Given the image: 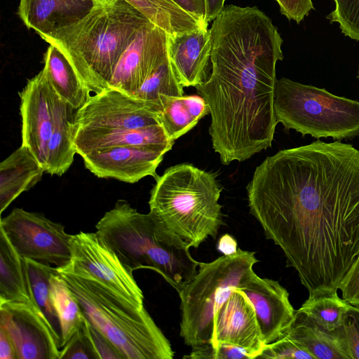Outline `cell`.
Here are the masks:
<instances>
[{
	"instance_id": "obj_1",
	"label": "cell",
	"mask_w": 359,
	"mask_h": 359,
	"mask_svg": "<svg viewBox=\"0 0 359 359\" xmlns=\"http://www.w3.org/2000/svg\"><path fill=\"white\" fill-rule=\"evenodd\" d=\"M246 189L250 214L309 295L337 292L359 255V150L320 140L280 150Z\"/></svg>"
},
{
	"instance_id": "obj_2",
	"label": "cell",
	"mask_w": 359,
	"mask_h": 359,
	"mask_svg": "<svg viewBox=\"0 0 359 359\" xmlns=\"http://www.w3.org/2000/svg\"><path fill=\"white\" fill-rule=\"evenodd\" d=\"M215 175L189 163L167 168L151 191L149 215L157 238L182 249L215 238L224 224Z\"/></svg>"
},
{
	"instance_id": "obj_3",
	"label": "cell",
	"mask_w": 359,
	"mask_h": 359,
	"mask_svg": "<svg viewBox=\"0 0 359 359\" xmlns=\"http://www.w3.org/2000/svg\"><path fill=\"white\" fill-rule=\"evenodd\" d=\"M151 21L126 0L97 2L81 20L41 36L57 47L90 92L108 88L123 52Z\"/></svg>"
},
{
	"instance_id": "obj_4",
	"label": "cell",
	"mask_w": 359,
	"mask_h": 359,
	"mask_svg": "<svg viewBox=\"0 0 359 359\" xmlns=\"http://www.w3.org/2000/svg\"><path fill=\"white\" fill-rule=\"evenodd\" d=\"M89 323L123 359H172L169 340L144 306L137 308L96 281L56 268Z\"/></svg>"
},
{
	"instance_id": "obj_5",
	"label": "cell",
	"mask_w": 359,
	"mask_h": 359,
	"mask_svg": "<svg viewBox=\"0 0 359 359\" xmlns=\"http://www.w3.org/2000/svg\"><path fill=\"white\" fill-rule=\"evenodd\" d=\"M95 229L128 269L153 270L178 294L197 273L200 262L191 256L189 249L161 241L149 213L139 212L126 200H118Z\"/></svg>"
},
{
	"instance_id": "obj_6",
	"label": "cell",
	"mask_w": 359,
	"mask_h": 359,
	"mask_svg": "<svg viewBox=\"0 0 359 359\" xmlns=\"http://www.w3.org/2000/svg\"><path fill=\"white\" fill-rule=\"evenodd\" d=\"M259 260L254 252L243 250L200 262L197 273L179 293L180 336L192 348L210 344L219 307L234 288H240L252 274Z\"/></svg>"
},
{
	"instance_id": "obj_7",
	"label": "cell",
	"mask_w": 359,
	"mask_h": 359,
	"mask_svg": "<svg viewBox=\"0 0 359 359\" xmlns=\"http://www.w3.org/2000/svg\"><path fill=\"white\" fill-rule=\"evenodd\" d=\"M273 107L278 123L304 136L341 140L359 135V102L324 88L276 79Z\"/></svg>"
},
{
	"instance_id": "obj_8",
	"label": "cell",
	"mask_w": 359,
	"mask_h": 359,
	"mask_svg": "<svg viewBox=\"0 0 359 359\" xmlns=\"http://www.w3.org/2000/svg\"><path fill=\"white\" fill-rule=\"evenodd\" d=\"M71 260L60 270L92 279L137 308L144 294L133 273L95 232L71 235Z\"/></svg>"
},
{
	"instance_id": "obj_9",
	"label": "cell",
	"mask_w": 359,
	"mask_h": 359,
	"mask_svg": "<svg viewBox=\"0 0 359 359\" xmlns=\"http://www.w3.org/2000/svg\"><path fill=\"white\" fill-rule=\"evenodd\" d=\"M0 229L24 259L55 268L65 266L71 260V235L64 225L41 213L15 208L1 218Z\"/></svg>"
},
{
	"instance_id": "obj_10",
	"label": "cell",
	"mask_w": 359,
	"mask_h": 359,
	"mask_svg": "<svg viewBox=\"0 0 359 359\" xmlns=\"http://www.w3.org/2000/svg\"><path fill=\"white\" fill-rule=\"evenodd\" d=\"M160 109L154 103L107 88L90 96L77 110L74 133L104 130L138 129L161 125Z\"/></svg>"
},
{
	"instance_id": "obj_11",
	"label": "cell",
	"mask_w": 359,
	"mask_h": 359,
	"mask_svg": "<svg viewBox=\"0 0 359 359\" xmlns=\"http://www.w3.org/2000/svg\"><path fill=\"white\" fill-rule=\"evenodd\" d=\"M0 327L11 335L18 359H60L61 339L35 303L0 302Z\"/></svg>"
},
{
	"instance_id": "obj_12",
	"label": "cell",
	"mask_w": 359,
	"mask_h": 359,
	"mask_svg": "<svg viewBox=\"0 0 359 359\" xmlns=\"http://www.w3.org/2000/svg\"><path fill=\"white\" fill-rule=\"evenodd\" d=\"M22 118V144L46 168L47 146L60 97L44 68L29 79L19 93Z\"/></svg>"
},
{
	"instance_id": "obj_13",
	"label": "cell",
	"mask_w": 359,
	"mask_h": 359,
	"mask_svg": "<svg viewBox=\"0 0 359 359\" xmlns=\"http://www.w3.org/2000/svg\"><path fill=\"white\" fill-rule=\"evenodd\" d=\"M168 36L151 22L142 27L121 55L108 88L132 95L168 57Z\"/></svg>"
},
{
	"instance_id": "obj_14",
	"label": "cell",
	"mask_w": 359,
	"mask_h": 359,
	"mask_svg": "<svg viewBox=\"0 0 359 359\" xmlns=\"http://www.w3.org/2000/svg\"><path fill=\"white\" fill-rule=\"evenodd\" d=\"M220 343L240 346L254 358L262 354L266 346L252 302L236 287L219 307L215 316L210 344L215 347Z\"/></svg>"
},
{
	"instance_id": "obj_15",
	"label": "cell",
	"mask_w": 359,
	"mask_h": 359,
	"mask_svg": "<svg viewBox=\"0 0 359 359\" xmlns=\"http://www.w3.org/2000/svg\"><path fill=\"white\" fill-rule=\"evenodd\" d=\"M167 152L147 147H114L94 150L81 157L86 168L97 177L135 183L149 175L156 180V168Z\"/></svg>"
},
{
	"instance_id": "obj_16",
	"label": "cell",
	"mask_w": 359,
	"mask_h": 359,
	"mask_svg": "<svg viewBox=\"0 0 359 359\" xmlns=\"http://www.w3.org/2000/svg\"><path fill=\"white\" fill-rule=\"evenodd\" d=\"M252 302L265 344L282 336L292 325L296 311L289 293L278 281L259 277L255 272L240 287Z\"/></svg>"
},
{
	"instance_id": "obj_17",
	"label": "cell",
	"mask_w": 359,
	"mask_h": 359,
	"mask_svg": "<svg viewBox=\"0 0 359 359\" xmlns=\"http://www.w3.org/2000/svg\"><path fill=\"white\" fill-rule=\"evenodd\" d=\"M168 55L175 74L183 87H196L205 82L212 50L208 27L168 34Z\"/></svg>"
},
{
	"instance_id": "obj_18",
	"label": "cell",
	"mask_w": 359,
	"mask_h": 359,
	"mask_svg": "<svg viewBox=\"0 0 359 359\" xmlns=\"http://www.w3.org/2000/svg\"><path fill=\"white\" fill-rule=\"evenodd\" d=\"M95 0H20L18 15L40 36L69 26L84 18Z\"/></svg>"
},
{
	"instance_id": "obj_19",
	"label": "cell",
	"mask_w": 359,
	"mask_h": 359,
	"mask_svg": "<svg viewBox=\"0 0 359 359\" xmlns=\"http://www.w3.org/2000/svg\"><path fill=\"white\" fill-rule=\"evenodd\" d=\"M175 141L161 125L138 129L104 130L74 133V148L81 156L94 150L114 147H139L170 151Z\"/></svg>"
},
{
	"instance_id": "obj_20",
	"label": "cell",
	"mask_w": 359,
	"mask_h": 359,
	"mask_svg": "<svg viewBox=\"0 0 359 359\" xmlns=\"http://www.w3.org/2000/svg\"><path fill=\"white\" fill-rule=\"evenodd\" d=\"M45 168L31 151L21 145L0 163V212L22 192L41 180Z\"/></svg>"
},
{
	"instance_id": "obj_21",
	"label": "cell",
	"mask_w": 359,
	"mask_h": 359,
	"mask_svg": "<svg viewBox=\"0 0 359 359\" xmlns=\"http://www.w3.org/2000/svg\"><path fill=\"white\" fill-rule=\"evenodd\" d=\"M76 111L77 109L59 98L53 128L47 146L46 173L61 176L74 161L76 154L74 144Z\"/></svg>"
},
{
	"instance_id": "obj_22",
	"label": "cell",
	"mask_w": 359,
	"mask_h": 359,
	"mask_svg": "<svg viewBox=\"0 0 359 359\" xmlns=\"http://www.w3.org/2000/svg\"><path fill=\"white\" fill-rule=\"evenodd\" d=\"M284 335L309 351L315 359H350L337 330L327 331L298 311Z\"/></svg>"
},
{
	"instance_id": "obj_23",
	"label": "cell",
	"mask_w": 359,
	"mask_h": 359,
	"mask_svg": "<svg viewBox=\"0 0 359 359\" xmlns=\"http://www.w3.org/2000/svg\"><path fill=\"white\" fill-rule=\"evenodd\" d=\"M0 302L35 303L25 259L1 229Z\"/></svg>"
},
{
	"instance_id": "obj_24",
	"label": "cell",
	"mask_w": 359,
	"mask_h": 359,
	"mask_svg": "<svg viewBox=\"0 0 359 359\" xmlns=\"http://www.w3.org/2000/svg\"><path fill=\"white\" fill-rule=\"evenodd\" d=\"M43 60V68L57 95L77 110L84 106L91 96L90 90L65 55L49 44Z\"/></svg>"
},
{
	"instance_id": "obj_25",
	"label": "cell",
	"mask_w": 359,
	"mask_h": 359,
	"mask_svg": "<svg viewBox=\"0 0 359 359\" xmlns=\"http://www.w3.org/2000/svg\"><path fill=\"white\" fill-rule=\"evenodd\" d=\"M168 34L208 27L172 0H126Z\"/></svg>"
},
{
	"instance_id": "obj_26",
	"label": "cell",
	"mask_w": 359,
	"mask_h": 359,
	"mask_svg": "<svg viewBox=\"0 0 359 359\" xmlns=\"http://www.w3.org/2000/svg\"><path fill=\"white\" fill-rule=\"evenodd\" d=\"M50 297L60 325L62 348L81 329L85 316L75 294L57 270L50 278Z\"/></svg>"
},
{
	"instance_id": "obj_27",
	"label": "cell",
	"mask_w": 359,
	"mask_h": 359,
	"mask_svg": "<svg viewBox=\"0 0 359 359\" xmlns=\"http://www.w3.org/2000/svg\"><path fill=\"white\" fill-rule=\"evenodd\" d=\"M183 88L175 74L168 55V57L130 96L154 103L161 111L163 102L168 97L184 95Z\"/></svg>"
},
{
	"instance_id": "obj_28",
	"label": "cell",
	"mask_w": 359,
	"mask_h": 359,
	"mask_svg": "<svg viewBox=\"0 0 359 359\" xmlns=\"http://www.w3.org/2000/svg\"><path fill=\"white\" fill-rule=\"evenodd\" d=\"M349 303L339 297L337 292L309 295L297 310L327 331L339 328Z\"/></svg>"
},
{
	"instance_id": "obj_29",
	"label": "cell",
	"mask_w": 359,
	"mask_h": 359,
	"mask_svg": "<svg viewBox=\"0 0 359 359\" xmlns=\"http://www.w3.org/2000/svg\"><path fill=\"white\" fill-rule=\"evenodd\" d=\"M25 261L34 302L61 339L60 325L50 297V278L56 268L29 259Z\"/></svg>"
},
{
	"instance_id": "obj_30",
	"label": "cell",
	"mask_w": 359,
	"mask_h": 359,
	"mask_svg": "<svg viewBox=\"0 0 359 359\" xmlns=\"http://www.w3.org/2000/svg\"><path fill=\"white\" fill-rule=\"evenodd\" d=\"M182 97H169L158 114L161 125L169 138L174 141L199 121L191 114Z\"/></svg>"
},
{
	"instance_id": "obj_31",
	"label": "cell",
	"mask_w": 359,
	"mask_h": 359,
	"mask_svg": "<svg viewBox=\"0 0 359 359\" xmlns=\"http://www.w3.org/2000/svg\"><path fill=\"white\" fill-rule=\"evenodd\" d=\"M335 8L327 16L330 22H337L341 32L359 41V0H334Z\"/></svg>"
},
{
	"instance_id": "obj_32",
	"label": "cell",
	"mask_w": 359,
	"mask_h": 359,
	"mask_svg": "<svg viewBox=\"0 0 359 359\" xmlns=\"http://www.w3.org/2000/svg\"><path fill=\"white\" fill-rule=\"evenodd\" d=\"M337 331L341 337L350 359H359V306L346 308Z\"/></svg>"
},
{
	"instance_id": "obj_33",
	"label": "cell",
	"mask_w": 359,
	"mask_h": 359,
	"mask_svg": "<svg viewBox=\"0 0 359 359\" xmlns=\"http://www.w3.org/2000/svg\"><path fill=\"white\" fill-rule=\"evenodd\" d=\"M187 359H253V355L247 350L233 344L220 343L213 347L205 344L192 348L189 355H184Z\"/></svg>"
},
{
	"instance_id": "obj_34",
	"label": "cell",
	"mask_w": 359,
	"mask_h": 359,
	"mask_svg": "<svg viewBox=\"0 0 359 359\" xmlns=\"http://www.w3.org/2000/svg\"><path fill=\"white\" fill-rule=\"evenodd\" d=\"M259 358L315 359L314 356L285 335L265 346Z\"/></svg>"
},
{
	"instance_id": "obj_35",
	"label": "cell",
	"mask_w": 359,
	"mask_h": 359,
	"mask_svg": "<svg viewBox=\"0 0 359 359\" xmlns=\"http://www.w3.org/2000/svg\"><path fill=\"white\" fill-rule=\"evenodd\" d=\"M81 330L95 358L123 359L116 347L86 317Z\"/></svg>"
},
{
	"instance_id": "obj_36",
	"label": "cell",
	"mask_w": 359,
	"mask_h": 359,
	"mask_svg": "<svg viewBox=\"0 0 359 359\" xmlns=\"http://www.w3.org/2000/svg\"><path fill=\"white\" fill-rule=\"evenodd\" d=\"M339 290L342 298L349 304L359 306V255L341 281Z\"/></svg>"
},
{
	"instance_id": "obj_37",
	"label": "cell",
	"mask_w": 359,
	"mask_h": 359,
	"mask_svg": "<svg viewBox=\"0 0 359 359\" xmlns=\"http://www.w3.org/2000/svg\"><path fill=\"white\" fill-rule=\"evenodd\" d=\"M62 358H95L81 329L60 349Z\"/></svg>"
},
{
	"instance_id": "obj_38",
	"label": "cell",
	"mask_w": 359,
	"mask_h": 359,
	"mask_svg": "<svg viewBox=\"0 0 359 359\" xmlns=\"http://www.w3.org/2000/svg\"><path fill=\"white\" fill-rule=\"evenodd\" d=\"M280 13L288 20L300 23L314 8L311 0H276Z\"/></svg>"
},
{
	"instance_id": "obj_39",
	"label": "cell",
	"mask_w": 359,
	"mask_h": 359,
	"mask_svg": "<svg viewBox=\"0 0 359 359\" xmlns=\"http://www.w3.org/2000/svg\"><path fill=\"white\" fill-rule=\"evenodd\" d=\"M182 10L200 20L208 25L205 20L206 4L205 0H172Z\"/></svg>"
},
{
	"instance_id": "obj_40",
	"label": "cell",
	"mask_w": 359,
	"mask_h": 359,
	"mask_svg": "<svg viewBox=\"0 0 359 359\" xmlns=\"http://www.w3.org/2000/svg\"><path fill=\"white\" fill-rule=\"evenodd\" d=\"M182 97L191 114L198 121L210 114L209 107L201 95H183Z\"/></svg>"
},
{
	"instance_id": "obj_41",
	"label": "cell",
	"mask_w": 359,
	"mask_h": 359,
	"mask_svg": "<svg viewBox=\"0 0 359 359\" xmlns=\"http://www.w3.org/2000/svg\"><path fill=\"white\" fill-rule=\"evenodd\" d=\"M0 359H18L13 341L7 330L0 327Z\"/></svg>"
},
{
	"instance_id": "obj_42",
	"label": "cell",
	"mask_w": 359,
	"mask_h": 359,
	"mask_svg": "<svg viewBox=\"0 0 359 359\" xmlns=\"http://www.w3.org/2000/svg\"><path fill=\"white\" fill-rule=\"evenodd\" d=\"M217 248L223 255H233L238 249L236 240L229 233L224 234L219 238Z\"/></svg>"
},
{
	"instance_id": "obj_43",
	"label": "cell",
	"mask_w": 359,
	"mask_h": 359,
	"mask_svg": "<svg viewBox=\"0 0 359 359\" xmlns=\"http://www.w3.org/2000/svg\"><path fill=\"white\" fill-rule=\"evenodd\" d=\"M225 0H205V20L208 22L212 21L222 11Z\"/></svg>"
},
{
	"instance_id": "obj_44",
	"label": "cell",
	"mask_w": 359,
	"mask_h": 359,
	"mask_svg": "<svg viewBox=\"0 0 359 359\" xmlns=\"http://www.w3.org/2000/svg\"><path fill=\"white\" fill-rule=\"evenodd\" d=\"M95 1H97V2H102V1H104L106 0H95Z\"/></svg>"
},
{
	"instance_id": "obj_45",
	"label": "cell",
	"mask_w": 359,
	"mask_h": 359,
	"mask_svg": "<svg viewBox=\"0 0 359 359\" xmlns=\"http://www.w3.org/2000/svg\"><path fill=\"white\" fill-rule=\"evenodd\" d=\"M358 78L359 79V68H358Z\"/></svg>"
}]
</instances>
